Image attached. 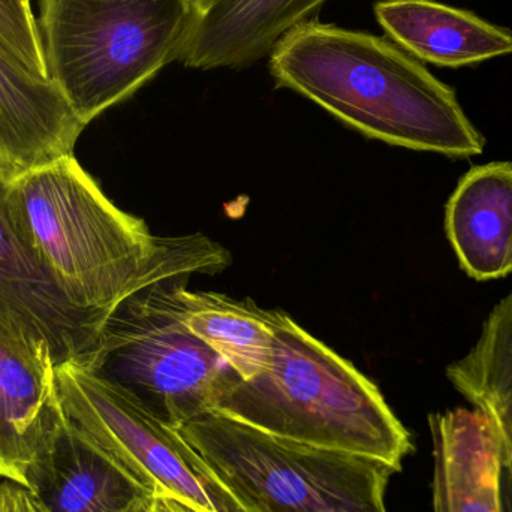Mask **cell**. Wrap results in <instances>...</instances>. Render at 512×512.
<instances>
[{"label":"cell","mask_w":512,"mask_h":512,"mask_svg":"<svg viewBox=\"0 0 512 512\" xmlns=\"http://www.w3.org/2000/svg\"><path fill=\"white\" fill-rule=\"evenodd\" d=\"M186 324L240 379L264 372L273 349V310L218 292L186 289Z\"/></svg>","instance_id":"2e32d148"},{"label":"cell","mask_w":512,"mask_h":512,"mask_svg":"<svg viewBox=\"0 0 512 512\" xmlns=\"http://www.w3.org/2000/svg\"><path fill=\"white\" fill-rule=\"evenodd\" d=\"M14 174L0 161V322L56 367H84L105 322L75 306L24 242L9 204Z\"/></svg>","instance_id":"ba28073f"},{"label":"cell","mask_w":512,"mask_h":512,"mask_svg":"<svg viewBox=\"0 0 512 512\" xmlns=\"http://www.w3.org/2000/svg\"><path fill=\"white\" fill-rule=\"evenodd\" d=\"M83 122L50 80L0 50V161L15 173L74 155Z\"/></svg>","instance_id":"7c38bea8"},{"label":"cell","mask_w":512,"mask_h":512,"mask_svg":"<svg viewBox=\"0 0 512 512\" xmlns=\"http://www.w3.org/2000/svg\"><path fill=\"white\" fill-rule=\"evenodd\" d=\"M325 0H197V14L182 60L189 68L248 65L271 53Z\"/></svg>","instance_id":"4fadbf2b"},{"label":"cell","mask_w":512,"mask_h":512,"mask_svg":"<svg viewBox=\"0 0 512 512\" xmlns=\"http://www.w3.org/2000/svg\"><path fill=\"white\" fill-rule=\"evenodd\" d=\"M447 376L483 412L512 393V292L490 312L477 343L448 367Z\"/></svg>","instance_id":"e0dca14e"},{"label":"cell","mask_w":512,"mask_h":512,"mask_svg":"<svg viewBox=\"0 0 512 512\" xmlns=\"http://www.w3.org/2000/svg\"><path fill=\"white\" fill-rule=\"evenodd\" d=\"M484 414L493 418L502 435L512 444V393L499 400L492 408L487 409Z\"/></svg>","instance_id":"44dd1931"},{"label":"cell","mask_w":512,"mask_h":512,"mask_svg":"<svg viewBox=\"0 0 512 512\" xmlns=\"http://www.w3.org/2000/svg\"><path fill=\"white\" fill-rule=\"evenodd\" d=\"M0 50L27 71L50 80L30 0H0Z\"/></svg>","instance_id":"ac0fdd59"},{"label":"cell","mask_w":512,"mask_h":512,"mask_svg":"<svg viewBox=\"0 0 512 512\" xmlns=\"http://www.w3.org/2000/svg\"><path fill=\"white\" fill-rule=\"evenodd\" d=\"M375 15L402 50L438 66L460 68L512 53L510 30L444 3L382 0Z\"/></svg>","instance_id":"9a60e30c"},{"label":"cell","mask_w":512,"mask_h":512,"mask_svg":"<svg viewBox=\"0 0 512 512\" xmlns=\"http://www.w3.org/2000/svg\"><path fill=\"white\" fill-rule=\"evenodd\" d=\"M433 439V512H502L501 433L480 409L429 418Z\"/></svg>","instance_id":"8fae6325"},{"label":"cell","mask_w":512,"mask_h":512,"mask_svg":"<svg viewBox=\"0 0 512 512\" xmlns=\"http://www.w3.org/2000/svg\"><path fill=\"white\" fill-rule=\"evenodd\" d=\"M69 423L155 495L194 512H252L177 427L140 400L77 364L56 367Z\"/></svg>","instance_id":"52a82bcc"},{"label":"cell","mask_w":512,"mask_h":512,"mask_svg":"<svg viewBox=\"0 0 512 512\" xmlns=\"http://www.w3.org/2000/svg\"><path fill=\"white\" fill-rule=\"evenodd\" d=\"M277 84L361 134L450 158L483 153V135L447 84L393 42L307 21L271 50Z\"/></svg>","instance_id":"6da1fadb"},{"label":"cell","mask_w":512,"mask_h":512,"mask_svg":"<svg viewBox=\"0 0 512 512\" xmlns=\"http://www.w3.org/2000/svg\"><path fill=\"white\" fill-rule=\"evenodd\" d=\"M0 512H39L26 487L0 478Z\"/></svg>","instance_id":"d6986e66"},{"label":"cell","mask_w":512,"mask_h":512,"mask_svg":"<svg viewBox=\"0 0 512 512\" xmlns=\"http://www.w3.org/2000/svg\"><path fill=\"white\" fill-rule=\"evenodd\" d=\"M195 14L197 0H39L48 77L87 126L182 57Z\"/></svg>","instance_id":"5b68a950"},{"label":"cell","mask_w":512,"mask_h":512,"mask_svg":"<svg viewBox=\"0 0 512 512\" xmlns=\"http://www.w3.org/2000/svg\"><path fill=\"white\" fill-rule=\"evenodd\" d=\"M445 231L472 279L512 273V162H490L466 173L448 201Z\"/></svg>","instance_id":"5bb4252c"},{"label":"cell","mask_w":512,"mask_h":512,"mask_svg":"<svg viewBox=\"0 0 512 512\" xmlns=\"http://www.w3.org/2000/svg\"><path fill=\"white\" fill-rule=\"evenodd\" d=\"M62 415L56 364L0 322V478L23 486L36 448Z\"/></svg>","instance_id":"30bf717a"},{"label":"cell","mask_w":512,"mask_h":512,"mask_svg":"<svg viewBox=\"0 0 512 512\" xmlns=\"http://www.w3.org/2000/svg\"><path fill=\"white\" fill-rule=\"evenodd\" d=\"M499 489H501L502 512H512V444L502 433Z\"/></svg>","instance_id":"ffe728a7"},{"label":"cell","mask_w":512,"mask_h":512,"mask_svg":"<svg viewBox=\"0 0 512 512\" xmlns=\"http://www.w3.org/2000/svg\"><path fill=\"white\" fill-rule=\"evenodd\" d=\"M146 512H194L185 505L167 496L156 495Z\"/></svg>","instance_id":"7402d4cb"},{"label":"cell","mask_w":512,"mask_h":512,"mask_svg":"<svg viewBox=\"0 0 512 512\" xmlns=\"http://www.w3.org/2000/svg\"><path fill=\"white\" fill-rule=\"evenodd\" d=\"M180 433L252 512H388L399 469L262 432L209 411Z\"/></svg>","instance_id":"8992f818"},{"label":"cell","mask_w":512,"mask_h":512,"mask_svg":"<svg viewBox=\"0 0 512 512\" xmlns=\"http://www.w3.org/2000/svg\"><path fill=\"white\" fill-rule=\"evenodd\" d=\"M23 486L39 512H146L156 496L65 414L36 448Z\"/></svg>","instance_id":"9c48e42d"},{"label":"cell","mask_w":512,"mask_h":512,"mask_svg":"<svg viewBox=\"0 0 512 512\" xmlns=\"http://www.w3.org/2000/svg\"><path fill=\"white\" fill-rule=\"evenodd\" d=\"M213 411L262 432L402 469L411 439L375 384L286 313L273 310L264 372L233 379Z\"/></svg>","instance_id":"3957f363"},{"label":"cell","mask_w":512,"mask_h":512,"mask_svg":"<svg viewBox=\"0 0 512 512\" xmlns=\"http://www.w3.org/2000/svg\"><path fill=\"white\" fill-rule=\"evenodd\" d=\"M9 204L24 242L63 294L107 321L161 261L168 237L114 206L74 155L15 173Z\"/></svg>","instance_id":"277c9868"},{"label":"cell","mask_w":512,"mask_h":512,"mask_svg":"<svg viewBox=\"0 0 512 512\" xmlns=\"http://www.w3.org/2000/svg\"><path fill=\"white\" fill-rule=\"evenodd\" d=\"M230 261L227 249L203 234L168 237L152 273L108 316L84 369L177 429L213 411L237 375L192 333L183 294L192 274L218 273Z\"/></svg>","instance_id":"7a4b0ae2"}]
</instances>
